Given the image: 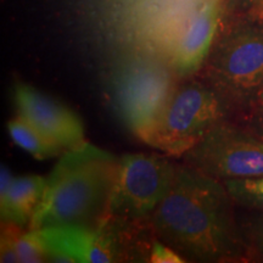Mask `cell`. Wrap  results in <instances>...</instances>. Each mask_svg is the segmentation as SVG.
<instances>
[{
	"instance_id": "obj_1",
	"label": "cell",
	"mask_w": 263,
	"mask_h": 263,
	"mask_svg": "<svg viewBox=\"0 0 263 263\" xmlns=\"http://www.w3.org/2000/svg\"><path fill=\"white\" fill-rule=\"evenodd\" d=\"M234 203L223 182L182 162L150 217L151 232L185 262L249 261Z\"/></svg>"
},
{
	"instance_id": "obj_2",
	"label": "cell",
	"mask_w": 263,
	"mask_h": 263,
	"mask_svg": "<svg viewBox=\"0 0 263 263\" xmlns=\"http://www.w3.org/2000/svg\"><path fill=\"white\" fill-rule=\"evenodd\" d=\"M120 157L83 141L62 153L47 177L44 196L28 229L57 224H99L108 202Z\"/></svg>"
},
{
	"instance_id": "obj_3",
	"label": "cell",
	"mask_w": 263,
	"mask_h": 263,
	"mask_svg": "<svg viewBox=\"0 0 263 263\" xmlns=\"http://www.w3.org/2000/svg\"><path fill=\"white\" fill-rule=\"evenodd\" d=\"M197 76L234 111L257 107L263 90V20L221 14L211 50Z\"/></svg>"
},
{
	"instance_id": "obj_4",
	"label": "cell",
	"mask_w": 263,
	"mask_h": 263,
	"mask_svg": "<svg viewBox=\"0 0 263 263\" xmlns=\"http://www.w3.org/2000/svg\"><path fill=\"white\" fill-rule=\"evenodd\" d=\"M234 108L199 76L182 78L157 121L141 141L167 155L182 157Z\"/></svg>"
},
{
	"instance_id": "obj_5",
	"label": "cell",
	"mask_w": 263,
	"mask_h": 263,
	"mask_svg": "<svg viewBox=\"0 0 263 263\" xmlns=\"http://www.w3.org/2000/svg\"><path fill=\"white\" fill-rule=\"evenodd\" d=\"M140 222L107 216L99 224H57L35 229L48 262L137 261L126 238Z\"/></svg>"
},
{
	"instance_id": "obj_6",
	"label": "cell",
	"mask_w": 263,
	"mask_h": 263,
	"mask_svg": "<svg viewBox=\"0 0 263 263\" xmlns=\"http://www.w3.org/2000/svg\"><path fill=\"white\" fill-rule=\"evenodd\" d=\"M184 164L226 182L263 176V140L230 123H217L180 157Z\"/></svg>"
},
{
	"instance_id": "obj_7",
	"label": "cell",
	"mask_w": 263,
	"mask_h": 263,
	"mask_svg": "<svg viewBox=\"0 0 263 263\" xmlns=\"http://www.w3.org/2000/svg\"><path fill=\"white\" fill-rule=\"evenodd\" d=\"M177 164L155 154H126L120 157L108 216L143 222L167 195Z\"/></svg>"
},
{
	"instance_id": "obj_8",
	"label": "cell",
	"mask_w": 263,
	"mask_h": 263,
	"mask_svg": "<svg viewBox=\"0 0 263 263\" xmlns=\"http://www.w3.org/2000/svg\"><path fill=\"white\" fill-rule=\"evenodd\" d=\"M178 81L171 65L155 62H137L117 73L115 106L122 122L140 140L155 124Z\"/></svg>"
},
{
	"instance_id": "obj_9",
	"label": "cell",
	"mask_w": 263,
	"mask_h": 263,
	"mask_svg": "<svg viewBox=\"0 0 263 263\" xmlns=\"http://www.w3.org/2000/svg\"><path fill=\"white\" fill-rule=\"evenodd\" d=\"M14 101L18 116L65 150L84 140V127L73 110L26 83H16Z\"/></svg>"
},
{
	"instance_id": "obj_10",
	"label": "cell",
	"mask_w": 263,
	"mask_h": 263,
	"mask_svg": "<svg viewBox=\"0 0 263 263\" xmlns=\"http://www.w3.org/2000/svg\"><path fill=\"white\" fill-rule=\"evenodd\" d=\"M221 8L210 0L192 12L174 43L171 67L179 80L199 73L215 41Z\"/></svg>"
},
{
	"instance_id": "obj_11",
	"label": "cell",
	"mask_w": 263,
	"mask_h": 263,
	"mask_svg": "<svg viewBox=\"0 0 263 263\" xmlns=\"http://www.w3.org/2000/svg\"><path fill=\"white\" fill-rule=\"evenodd\" d=\"M47 177L37 174L14 177L11 186L4 197H0L2 223H12L22 227L29 226L44 196Z\"/></svg>"
},
{
	"instance_id": "obj_12",
	"label": "cell",
	"mask_w": 263,
	"mask_h": 263,
	"mask_svg": "<svg viewBox=\"0 0 263 263\" xmlns=\"http://www.w3.org/2000/svg\"><path fill=\"white\" fill-rule=\"evenodd\" d=\"M8 132L16 145L28 153L33 159L44 161L62 155L65 149L41 133L24 117L16 116L8 122Z\"/></svg>"
},
{
	"instance_id": "obj_13",
	"label": "cell",
	"mask_w": 263,
	"mask_h": 263,
	"mask_svg": "<svg viewBox=\"0 0 263 263\" xmlns=\"http://www.w3.org/2000/svg\"><path fill=\"white\" fill-rule=\"evenodd\" d=\"M235 205L263 212V176L223 182Z\"/></svg>"
},
{
	"instance_id": "obj_14",
	"label": "cell",
	"mask_w": 263,
	"mask_h": 263,
	"mask_svg": "<svg viewBox=\"0 0 263 263\" xmlns=\"http://www.w3.org/2000/svg\"><path fill=\"white\" fill-rule=\"evenodd\" d=\"M239 223L248 246L249 259L263 261V212L254 211Z\"/></svg>"
},
{
	"instance_id": "obj_15",
	"label": "cell",
	"mask_w": 263,
	"mask_h": 263,
	"mask_svg": "<svg viewBox=\"0 0 263 263\" xmlns=\"http://www.w3.org/2000/svg\"><path fill=\"white\" fill-rule=\"evenodd\" d=\"M18 261L22 263H41L48 262L47 254L43 248L35 230L25 232L22 230L16 240Z\"/></svg>"
},
{
	"instance_id": "obj_16",
	"label": "cell",
	"mask_w": 263,
	"mask_h": 263,
	"mask_svg": "<svg viewBox=\"0 0 263 263\" xmlns=\"http://www.w3.org/2000/svg\"><path fill=\"white\" fill-rule=\"evenodd\" d=\"M24 230L22 227L12 223H2V236H0V262L14 263L20 262L16 240L20 233Z\"/></svg>"
},
{
	"instance_id": "obj_17",
	"label": "cell",
	"mask_w": 263,
	"mask_h": 263,
	"mask_svg": "<svg viewBox=\"0 0 263 263\" xmlns=\"http://www.w3.org/2000/svg\"><path fill=\"white\" fill-rule=\"evenodd\" d=\"M153 263H183L185 262L178 252L159 239H154L151 241L150 261Z\"/></svg>"
},
{
	"instance_id": "obj_18",
	"label": "cell",
	"mask_w": 263,
	"mask_h": 263,
	"mask_svg": "<svg viewBox=\"0 0 263 263\" xmlns=\"http://www.w3.org/2000/svg\"><path fill=\"white\" fill-rule=\"evenodd\" d=\"M226 14L246 15L263 20V0H229Z\"/></svg>"
},
{
	"instance_id": "obj_19",
	"label": "cell",
	"mask_w": 263,
	"mask_h": 263,
	"mask_svg": "<svg viewBox=\"0 0 263 263\" xmlns=\"http://www.w3.org/2000/svg\"><path fill=\"white\" fill-rule=\"evenodd\" d=\"M249 130H251L252 133H255L259 139L263 140V111L258 110L257 112L252 115L249 120L248 124Z\"/></svg>"
},
{
	"instance_id": "obj_20",
	"label": "cell",
	"mask_w": 263,
	"mask_h": 263,
	"mask_svg": "<svg viewBox=\"0 0 263 263\" xmlns=\"http://www.w3.org/2000/svg\"><path fill=\"white\" fill-rule=\"evenodd\" d=\"M12 180H14V177L10 172L9 167L2 163V171H0V197H4L6 195L10 186H11Z\"/></svg>"
},
{
	"instance_id": "obj_21",
	"label": "cell",
	"mask_w": 263,
	"mask_h": 263,
	"mask_svg": "<svg viewBox=\"0 0 263 263\" xmlns=\"http://www.w3.org/2000/svg\"><path fill=\"white\" fill-rule=\"evenodd\" d=\"M258 110H262L263 111V90L261 95H259V99H258V106H257Z\"/></svg>"
}]
</instances>
